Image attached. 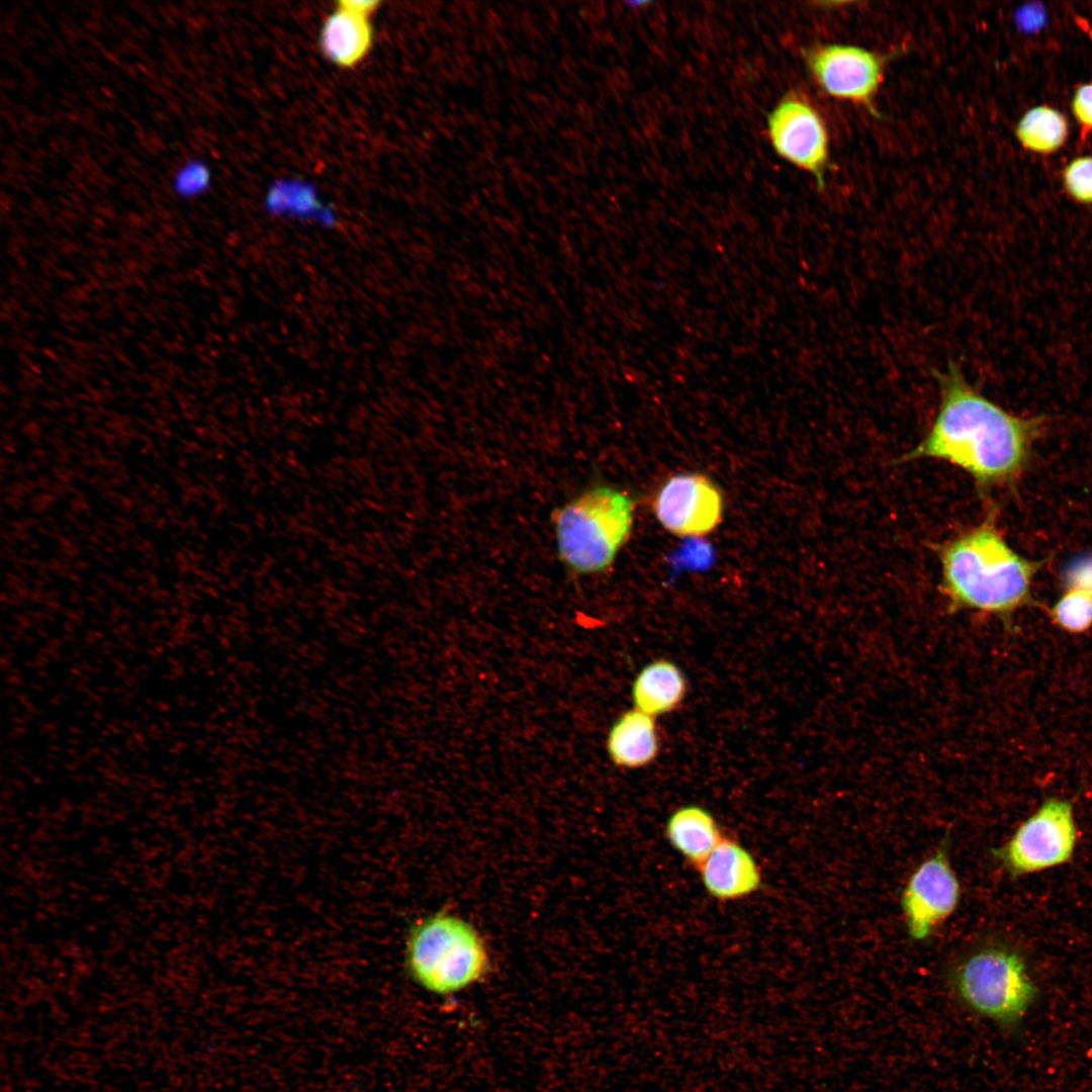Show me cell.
<instances>
[{
    "label": "cell",
    "mask_w": 1092,
    "mask_h": 1092,
    "mask_svg": "<svg viewBox=\"0 0 1092 1092\" xmlns=\"http://www.w3.org/2000/svg\"><path fill=\"white\" fill-rule=\"evenodd\" d=\"M1062 181L1074 201L1092 205V156H1079L1071 160L1063 170Z\"/></svg>",
    "instance_id": "19"
},
{
    "label": "cell",
    "mask_w": 1092,
    "mask_h": 1092,
    "mask_svg": "<svg viewBox=\"0 0 1092 1092\" xmlns=\"http://www.w3.org/2000/svg\"><path fill=\"white\" fill-rule=\"evenodd\" d=\"M945 836L936 850L908 878L900 896L909 936L915 941L928 938L957 909L961 884L951 867Z\"/></svg>",
    "instance_id": "7"
},
{
    "label": "cell",
    "mask_w": 1092,
    "mask_h": 1092,
    "mask_svg": "<svg viewBox=\"0 0 1092 1092\" xmlns=\"http://www.w3.org/2000/svg\"><path fill=\"white\" fill-rule=\"evenodd\" d=\"M705 891L714 899L731 902L756 893L762 874L753 854L740 842L725 836L697 868Z\"/></svg>",
    "instance_id": "11"
},
{
    "label": "cell",
    "mask_w": 1092,
    "mask_h": 1092,
    "mask_svg": "<svg viewBox=\"0 0 1092 1092\" xmlns=\"http://www.w3.org/2000/svg\"><path fill=\"white\" fill-rule=\"evenodd\" d=\"M1052 618L1062 629L1081 633L1092 626V589L1071 587L1053 607Z\"/></svg>",
    "instance_id": "17"
},
{
    "label": "cell",
    "mask_w": 1092,
    "mask_h": 1092,
    "mask_svg": "<svg viewBox=\"0 0 1092 1092\" xmlns=\"http://www.w3.org/2000/svg\"><path fill=\"white\" fill-rule=\"evenodd\" d=\"M210 178L209 168L204 161L198 158H190L184 161L174 172L171 179V190L181 200L194 199L207 191Z\"/></svg>",
    "instance_id": "18"
},
{
    "label": "cell",
    "mask_w": 1092,
    "mask_h": 1092,
    "mask_svg": "<svg viewBox=\"0 0 1092 1092\" xmlns=\"http://www.w3.org/2000/svg\"><path fill=\"white\" fill-rule=\"evenodd\" d=\"M607 750L619 767L639 768L653 762L659 752L654 717L635 708L623 713L609 731Z\"/></svg>",
    "instance_id": "13"
},
{
    "label": "cell",
    "mask_w": 1092,
    "mask_h": 1092,
    "mask_svg": "<svg viewBox=\"0 0 1092 1092\" xmlns=\"http://www.w3.org/2000/svg\"><path fill=\"white\" fill-rule=\"evenodd\" d=\"M941 589L953 610L1008 614L1029 596L1037 563L1016 553L989 521L940 548Z\"/></svg>",
    "instance_id": "2"
},
{
    "label": "cell",
    "mask_w": 1092,
    "mask_h": 1092,
    "mask_svg": "<svg viewBox=\"0 0 1092 1092\" xmlns=\"http://www.w3.org/2000/svg\"><path fill=\"white\" fill-rule=\"evenodd\" d=\"M1071 110L1081 129L1092 131V82L1077 87L1071 99Z\"/></svg>",
    "instance_id": "20"
},
{
    "label": "cell",
    "mask_w": 1092,
    "mask_h": 1092,
    "mask_svg": "<svg viewBox=\"0 0 1092 1092\" xmlns=\"http://www.w3.org/2000/svg\"><path fill=\"white\" fill-rule=\"evenodd\" d=\"M937 379V413L903 461H944L964 470L980 486L1003 484L1017 477L1042 419L1007 412L975 389L953 363L938 372Z\"/></svg>",
    "instance_id": "1"
},
{
    "label": "cell",
    "mask_w": 1092,
    "mask_h": 1092,
    "mask_svg": "<svg viewBox=\"0 0 1092 1092\" xmlns=\"http://www.w3.org/2000/svg\"><path fill=\"white\" fill-rule=\"evenodd\" d=\"M406 966L423 988L443 995L480 980L488 969V957L481 938L468 923L438 913L412 927Z\"/></svg>",
    "instance_id": "4"
},
{
    "label": "cell",
    "mask_w": 1092,
    "mask_h": 1092,
    "mask_svg": "<svg viewBox=\"0 0 1092 1092\" xmlns=\"http://www.w3.org/2000/svg\"><path fill=\"white\" fill-rule=\"evenodd\" d=\"M372 40L369 17L341 7L327 17L320 35L325 57L341 68L359 64L369 53Z\"/></svg>",
    "instance_id": "15"
},
{
    "label": "cell",
    "mask_w": 1092,
    "mask_h": 1092,
    "mask_svg": "<svg viewBox=\"0 0 1092 1092\" xmlns=\"http://www.w3.org/2000/svg\"><path fill=\"white\" fill-rule=\"evenodd\" d=\"M664 833L671 847L696 868L725 837L713 814L696 804L673 810L666 819Z\"/></svg>",
    "instance_id": "12"
},
{
    "label": "cell",
    "mask_w": 1092,
    "mask_h": 1092,
    "mask_svg": "<svg viewBox=\"0 0 1092 1092\" xmlns=\"http://www.w3.org/2000/svg\"><path fill=\"white\" fill-rule=\"evenodd\" d=\"M653 510L659 523L670 533L701 536L721 522L723 498L719 488L705 475L677 474L658 490Z\"/></svg>",
    "instance_id": "8"
},
{
    "label": "cell",
    "mask_w": 1092,
    "mask_h": 1092,
    "mask_svg": "<svg viewBox=\"0 0 1092 1092\" xmlns=\"http://www.w3.org/2000/svg\"><path fill=\"white\" fill-rule=\"evenodd\" d=\"M688 691L682 670L671 660L655 659L636 675L631 689L634 708L652 717L676 710Z\"/></svg>",
    "instance_id": "14"
},
{
    "label": "cell",
    "mask_w": 1092,
    "mask_h": 1092,
    "mask_svg": "<svg viewBox=\"0 0 1092 1092\" xmlns=\"http://www.w3.org/2000/svg\"><path fill=\"white\" fill-rule=\"evenodd\" d=\"M634 504L629 495L595 485L574 495L551 514L559 561L575 575L608 570L627 541Z\"/></svg>",
    "instance_id": "3"
},
{
    "label": "cell",
    "mask_w": 1092,
    "mask_h": 1092,
    "mask_svg": "<svg viewBox=\"0 0 1092 1092\" xmlns=\"http://www.w3.org/2000/svg\"><path fill=\"white\" fill-rule=\"evenodd\" d=\"M808 64L826 93L857 103H870L882 80L881 59L857 47H817L809 53Z\"/></svg>",
    "instance_id": "10"
},
{
    "label": "cell",
    "mask_w": 1092,
    "mask_h": 1092,
    "mask_svg": "<svg viewBox=\"0 0 1092 1092\" xmlns=\"http://www.w3.org/2000/svg\"><path fill=\"white\" fill-rule=\"evenodd\" d=\"M960 1000L1001 1025L1017 1024L1037 997L1024 958L1003 944H989L963 959L950 973Z\"/></svg>",
    "instance_id": "5"
},
{
    "label": "cell",
    "mask_w": 1092,
    "mask_h": 1092,
    "mask_svg": "<svg viewBox=\"0 0 1092 1092\" xmlns=\"http://www.w3.org/2000/svg\"><path fill=\"white\" fill-rule=\"evenodd\" d=\"M379 6L380 2L375 0H343L338 2L337 7L370 17Z\"/></svg>",
    "instance_id": "21"
},
{
    "label": "cell",
    "mask_w": 1092,
    "mask_h": 1092,
    "mask_svg": "<svg viewBox=\"0 0 1092 1092\" xmlns=\"http://www.w3.org/2000/svg\"><path fill=\"white\" fill-rule=\"evenodd\" d=\"M768 133L780 156L811 172L823 184L828 138L819 113L806 100L789 96L768 117Z\"/></svg>",
    "instance_id": "9"
},
{
    "label": "cell",
    "mask_w": 1092,
    "mask_h": 1092,
    "mask_svg": "<svg viewBox=\"0 0 1092 1092\" xmlns=\"http://www.w3.org/2000/svg\"><path fill=\"white\" fill-rule=\"evenodd\" d=\"M1078 838L1072 804L1052 798L991 852L1010 877L1019 878L1069 862Z\"/></svg>",
    "instance_id": "6"
},
{
    "label": "cell",
    "mask_w": 1092,
    "mask_h": 1092,
    "mask_svg": "<svg viewBox=\"0 0 1092 1092\" xmlns=\"http://www.w3.org/2000/svg\"><path fill=\"white\" fill-rule=\"evenodd\" d=\"M1015 135L1029 152L1049 155L1060 150L1069 135V122L1063 112L1048 104L1029 108L1018 120Z\"/></svg>",
    "instance_id": "16"
}]
</instances>
